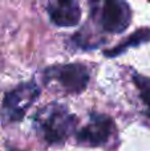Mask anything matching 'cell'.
Instances as JSON below:
<instances>
[{
  "label": "cell",
  "instance_id": "obj_1",
  "mask_svg": "<svg viewBox=\"0 0 150 151\" xmlns=\"http://www.w3.org/2000/svg\"><path fill=\"white\" fill-rule=\"evenodd\" d=\"M35 123L43 139L50 145L61 143L76 130L77 118L64 105L50 104L35 117Z\"/></svg>",
  "mask_w": 150,
  "mask_h": 151
},
{
  "label": "cell",
  "instance_id": "obj_7",
  "mask_svg": "<svg viewBox=\"0 0 150 151\" xmlns=\"http://www.w3.org/2000/svg\"><path fill=\"white\" fill-rule=\"evenodd\" d=\"M150 40V28H140L132 33L128 39H125L124 41H121L118 45H116L112 49L105 50L106 57H117V56L122 55L125 50H128L129 48H134L138 45L144 44V42Z\"/></svg>",
  "mask_w": 150,
  "mask_h": 151
},
{
  "label": "cell",
  "instance_id": "obj_5",
  "mask_svg": "<svg viewBox=\"0 0 150 151\" xmlns=\"http://www.w3.org/2000/svg\"><path fill=\"white\" fill-rule=\"evenodd\" d=\"M114 133V122L109 115L92 114L89 123L77 133V142L85 146L97 147L108 142L110 135Z\"/></svg>",
  "mask_w": 150,
  "mask_h": 151
},
{
  "label": "cell",
  "instance_id": "obj_3",
  "mask_svg": "<svg viewBox=\"0 0 150 151\" xmlns=\"http://www.w3.org/2000/svg\"><path fill=\"white\" fill-rule=\"evenodd\" d=\"M40 94V88L35 82L20 83L8 91L3 99L1 115L7 122H19L24 118L29 107Z\"/></svg>",
  "mask_w": 150,
  "mask_h": 151
},
{
  "label": "cell",
  "instance_id": "obj_2",
  "mask_svg": "<svg viewBox=\"0 0 150 151\" xmlns=\"http://www.w3.org/2000/svg\"><path fill=\"white\" fill-rule=\"evenodd\" d=\"M45 83L57 82L65 93L80 94L87 89L89 82L88 68L81 63H71L64 65H55L45 69Z\"/></svg>",
  "mask_w": 150,
  "mask_h": 151
},
{
  "label": "cell",
  "instance_id": "obj_6",
  "mask_svg": "<svg viewBox=\"0 0 150 151\" xmlns=\"http://www.w3.org/2000/svg\"><path fill=\"white\" fill-rule=\"evenodd\" d=\"M47 9L52 23L57 27H74L81 19L80 5L74 0L52 1L48 4Z\"/></svg>",
  "mask_w": 150,
  "mask_h": 151
},
{
  "label": "cell",
  "instance_id": "obj_4",
  "mask_svg": "<svg viewBox=\"0 0 150 151\" xmlns=\"http://www.w3.org/2000/svg\"><path fill=\"white\" fill-rule=\"evenodd\" d=\"M97 15L98 24L102 31L108 33H121L132 21L130 5L120 0H109L101 3V7L93 9V15Z\"/></svg>",
  "mask_w": 150,
  "mask_h": 151
},
{
  "label": "cell",
  "instance_id": "obj_8",
  "mask_svg": "<svg viewBox=\"0 0 150 151\" xmlns=\"http://www.w3.org/2000/svg\"><path fill=\"white\" fill-rule=\"evenodd\" d=\"M133 81H134V85L140 93L141 101L144 102L146 107V114H148V117H150V78L142 74L134 73Z\"/></svg>",
  "mask_w": 150,
  "mask_h": 151
}]
</instances>
